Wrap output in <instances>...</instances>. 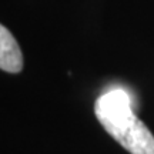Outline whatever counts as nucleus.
<instances>
[{
	"label": "nucleus",
	"instance_id": "1",
	"mask_svg": "<svg viewBox=\"0 0 154 154\" xmlns=\"http://www.w3.org/2000/svg\"><path fill=\"white\" fill-rule=\"evenodd\" d=\"M94 113L100 124L131 154H154V136L134 114L131 97L123 88H113L96 100Z\"/></svg>",
	"mask_w": 154,
	"mask_h": 154
},
{
	"label": "nucleus",
	"instance_id": "2",
	"mask_svg": "<svg viewBox=\"0 0 154 154\" xmlns=\"http://www.w3.org/2000/svg\"><path fill=\"white\" fill-rule=\"evenodd\" d=\"M0 67L7 73H20L23 69V54L9 29L0 27Z\"/></svg>",
	"mask_w": 154,
	"mask_h": 154
}]
</instances>
